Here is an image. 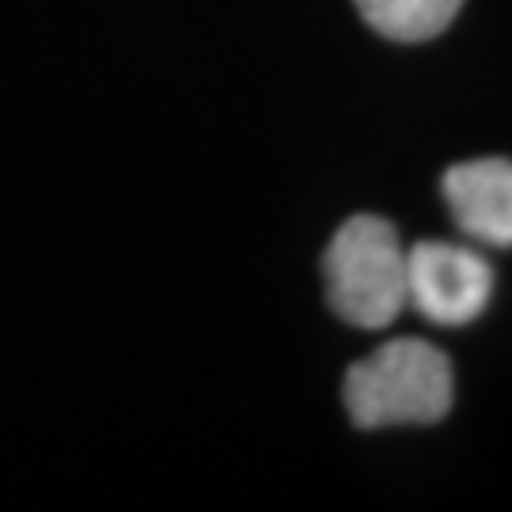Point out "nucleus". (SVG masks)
I'll return each instance as SVG.
<instances>
[{
    "label": "nucleus",
    "instance_id": "f257e3e1",
    "mask_svg": "<svg viewBox=\"0 0 512 512\" xmlns=\"http://www.w3.org/2000/svg\"><path fill=\"white\" fill-rule=\"evenodd\" d=\"M342 395L357 429L433 425L452 410V361L421 338H395L349 368Z\"/></svg>",
    "mask_w": 512,
    "mask_h": 512
},
{
    "label": "nucleus",
    "instance_id": "f03ea898",
    "mask_svg": "<svg viewBox=\"0 0 512 512\" xmlns=\"http://www.w3.org/2000/svg\"><path fill=\"white\" fill-rule=\"evenodd\" d=\"M334 315L361 330L391 327L406 308V251L384 217H349L323 255Z\"/></svg>",
    "mask_w": 512,
    "mask_h": 512
},
{
    "label": "nucleus",
    "instance_id": "7ed1b4c3",
    "mask_svg": "<svg viewBox=\"0 0 512 512\" xmlns=\"http://www.w3.org/2000/svg\"><path fill=\"white\" fill-rule=\"evenodd\" d=\"M494 300L490 262L467 247L425 239L406 251V308H418L437 327H463Z\"/></svg>",
    "mask_w": 512,
    "mask_h": 512
},
{
    "label": "nucleus",
    "instance_id": "20e7f679",
    "mask_svg": "<svg viewBox=\"0 0 512 512\" xmlns=\"http://www.w3.org/2000/svg\"><path fill=\"white\" fill-rule=\"evenodd\" d=\"M440 190L467 236L490 247H512V160L490 156L448 167Z\"/></svg>",
    "mask_w": 512,
    "mask_h": 512
},
{
    "label": "nucleus",
    "instance_id": "39448f33",
    "mask_svg": "<svg viewBox=\"0 0 512 512\" xmlns=\"http://www.w3.org/2000/svg\"><path fill=\"white\" fill-rule=\"evenodd\" d=\"M376 35L391 42H429L444 35L463 0H353Z\"/></svg>",
    "mask_w": 512,
    "mask_h": 512
}]
</instances>
